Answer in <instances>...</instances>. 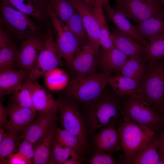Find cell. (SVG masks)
I'll use <instances>...</instances> for the list:
<instances>
[{
  "mask_svg": "<svg viewBox=\"0 0 164 164\" xmlns=\"http://www.w3.org/2000/svg\"><path fill=\"white\" fill-rule=\"evenodd\" d=\"M120 97L104 91L97 98L84 107L85 111L83 114L88 136L92 137L97 130L105 127L118 125L122 120Z\"/></svg>",
  "mask_w": 164,
  "mask_h": 164,
  "instance_id": "1",
  "label": "cell"
},
{
  "mask_svg": "<svg viewBox=\"0 0 164 164\" xmlns=\"http://www.w3.org/2000/svg\"><path fill=\"white\" fill-rule=\"evenodd\" d=\"M0 28L16 42L40 34V26L7 0H0Z\"/></svg>",
  "mask_w": 164,
  "mask_h": 164,
  "instance_id": "2",
  "label": "cell"
},
{
  "mask_svg": "<svg viewBox=\"0 0 164 164\" xmlns=\"http://www.w3.org/2000/svg\"><path fill=\"white\" fill-rule=\"evenodd\" d=\"M109 75L95 72L78 78H72L64 90V94L84 107L97 98L104 91Z\"/></svg>",
  "mask_w": 164,
  "mask_h": 164,
  "instance_id": "3",
  "label": "cell"
},
{
  "mask_svg": "<svg viewBox=\"0 0 164 164\" xmlns=\"http://www.w3.org/2000/svg\"><path fill=\"white\" fill-rule=\"evenodd\" d=\"M58 100L61 125L78 139L87 153L89 149L88 136L84 114L79 104L72 97L64 94Z\"/></svg>",
  "mask_w": 164,
  "mask_h": 164,
  "instance_id": "4",
  "label": "cell"
},
{
  "mask_svg": "<svg viewBox=\"0 0 164 164\" xmlns=\"http://www.w3.org/2000/svg\"><path fill=\"white\" fill-rule=\"evenodd\" d=\"M117 128L123 153V162L128 164L131 157L156 134L155 131L123 117Z\"/></svg>",
  "mask_w": 164,
  "mask_h": 164,
  "instance_id": "5",
  "label": "cell"
},
{
  "mask_svg": "<svg viewBox=\"0 0 164 164\" xmlns=\"http://www.w3.org/2000/svg\"><path fill=\"white\" fill-rule=\"evenodd\" d=\"M43 48L34 67L24 82H32L48 71L63 65V58L56 45L52 26L46 27Z\"/></svg>",
  "mask_w": 164,
  "mask_h": 164,
  "instance_id": "6",
  "label": "cell"
},
{
  "mask_svg": "<svg viewBox=\"0 0 164 164\" xmlns=\"http://www.w3.org/2000/svg\"><path fill=\"white\" fill-rule=\"evenodd\" d=\"M122 101L123 117L138 124L155 131L164 124L162 116L149 103L130 96Z\"/></svg>",
  "mask_w": 164,
  "mask_h": 164,
  "instance_id": "7",
  "label": "cell"
},
{
  "mask_svg": "<svg viewBox=\"0 0 164 164\" xmlns=\"http://www.w3.org/2000/svg\"><path fill=\"white\" fill-rule=\"evenodd\" d=\"M149 63L140 86L148 102L155 109L164 101V62Z\"/></svg>",
  "mask_w": 164,
  "mask_h": 164,
  "instance_id": "8",
  "label": "cell"
},
{
  "mask_svg": "<svg viewBox=\"0 0 164 164\" xmlns=\"http://www.w3.org/2000/svg\"><path fill=\"white\" fill-rule=\"evenodd\" d=\"M114 9L136 24L164 13L159 1L152 0H115Z\"/></svg>",
  "mask_w": 164,
  "mask_h": 164,
  "instance_id": "9",
  "label": "cell"
},
{
  "mask_svg": "<svg viewBox=\"0 0 164 164\" xmlns=\"http://www.w3.org/2000/svg\"><path fill=\"white\" fill-rule=\"evenodd\" d=\"M48 6L56 45L63 58L69 67L83 46L65 23L55 15Z\"/></svg>",
  "mask_w": 164,
  "mask_h": 164,
  "instance_id": "10",
  "label": "cell"
},
{
  "mask_svg": "<svg viewBox=\"0 0 164 164\" xmlns=\"http://www.w3.org/2000/svg\"><path fill=\"white\" fill-rule=\"evenodd\" d=\"M100 47L89 41L82 47L68 67L72 78H79L96 72Z\"/></svg>",
  "mask_w": 164,
  "mask_h": 164,
  "instance_id": "11",
  "label": "cell"
},
{
  "mask_svg": "<svg viewBox=\"0 0 164 164\" xmlns=\"http://www.w3.org/2000/svg\"><path fill=\"white\" fill-rule=\"evenodd\" d=\"M44 44L43 36L35 35L23 39L18 48L16 63L19 69L23 70L28 75L36 63Z\"/></svg>",
  "mask_w": 164,
  "mask_h": 164,
  "instance_id": "12",
  "label": "cell"
},
{
  "mask_svg": "<svg viewBox=\"0 0 164 164\" xmlns=\"http://www.w3.org/2000/svg\"><path fill=\"white\" fill-rule=\"evenodd\" d=\"M15 8L38 22L40 26H52L47 0H7Z\"/></svg>",
  "mask_w": 164,
  "mask_h": 164,
  "instance_id": "13",
  "label": "cell"
},
{
  "mask_svg": "<svg viewBox=\"0 0 164 164\" xmlns=\"http://www.w3.org/2000/svg\"><path fill=\"white\" fill-rule=\"evenodd\" d=\"M9 120L5 129L8 131L22 133L34 120L37 111L19 106L11 101L7 107Z\"/></svg>",
  "mask_w": 164,
  "mask_h": 164,
  "instance_id": "14",
  "label": "cell"
},
{
  "mask_svg": "<svg viewBox=\"0 0 164 164\" xmlns=\"http://www.w3.org/2000/svg\"><path fill=\"white\" fill-rule=\"evenodd\" d=\"M92 137V144L94 151L111 154L121 150L119 135L115 126L101 128Z\"/></svg>",
  "mask_w": 164,
  "mask_h": 164,
  "instance_id": "15",
  "label": "cell"
},
{
  "mask_svg": "<svg viewBox=\"0 0 164 164\" xmlns=\"http://www.w3.org/2000/svg\"><path fill=\"white\" fill-rule=\"evenodd\" d=\"M108 19L112 22L121 32L137 41L145 48L149 42L144 38L136 26L132 25L123 14L116 10L109 2L102 5Z\"/></svg>",
  "mask_w": 164,
  "mask_h": 164,
  "instance_id": "16",
  "label": "cell"
},
{
  "mask_svg": "<svg viewBox=\"0 0 164 164\" xmlns=\"http://www.w3.org/2000/svg\"><path fill=\"white\" fill-rule=\"evenodd\" d=\"M108 83L121 97L130 96L149 104L140 84L133 79L116 73L114 75L109 76Z\"/></svg>",
  "mask_w": 164,
  "mask_h": 164,
  "instance_id": "17",
  "label": "cell"
},
{
  "mask_svg": "<svg viewBox=\"0 0 164 164\" xmlns=\"http://www.w3.org/2000/svg\"><path fill=\"white\" fill-rule=\"evenodd\" d=\"M58 111L39 114L36 119L22 133L21 138L33 143H36L56 121Z\"/></svg>",
  "mask_w": 164,
  "mask_h": 164,
  "instance_id": "18",
  "label": "cell"
},
{
  "mask_svg": "<svg viewBox=\"0 0 164 164\" xmlns=\"http://www.w3.org/2000/svg\"><path fill=\"white\" fill-rule=\"evenodd\" d=\"M70 0L81 15L88 40L100 46V33L93 9L80 0Z\"/></svg>",
  "mask_w": 164,
  "mask_h": 164,
  "instance_id": "19",
  "label": "cell"
},
{
  "mask_svg": "<svg viewBox=\"0 0 164 164\" xmlns=\"http://www.w3.org/2000/svg\"><path fill=\"white\" fill-rule=\"evenodd\" d=\"M128 56L115 47L108 50H100L98 67L102 73L109 76L117 73L128 60Z\"/></svg>",
  "mask_w": 164,
  "mask_h": 164,
  "instance_id": "20",
  "label": "cell"
},
{
  "mask_svg": "<svg viewBox=\"0 0 164 164\" xmlns=\"http://www.w3.org/2000/svg\"><path fill=\"white\" fill-rule=\"evenodd\" d=\"M32 100L34 109L39 114L58 111L59 102L36 80L32 82Z\"/></svg>",
  "mask_w": 164,
  "mask_h": 164,
  "instance_id": "21",
  "label": "cell"
},
{
  "mask_svg": "<svg viewBox=\"0 0 164 164\" xmlns=\"http://www.w3.org/2000/svg\"><path fill=\"white\" fill-rule=\"evenodd\" d=\"M114 46L128 57H143L145 47L130 37L119 31L116 28L111 30Z\"/></svg>",
  "mask_w": 164,
  "mask_h": 164,
  "instance_id": "22",
  "label": "cell"
},
{
  "mask_svg": "<svg viewBox=\"0 0 164 164\" xmlns=\"http://www.w3.org/2000/svg\"><path fill=\"white\" fill-rule=\"evenodd\" d=\"M11 37L0 28V72L12 68L16 63L18 48Z\"/></svg>",
  "mask_w": 164,
  "mask_h": 164,
  "instance_id": "23",
  "label": "cell"
},
{
  "mask_svg": "<svg viewBox=\"0 0 164 164\" xmlns=\"http://www.w3.org/2000/svg\"><path fill=\"white\" fill-rule=\"evenodd\" d=\"M28 74L20 69L13 68L0 72V97L13 94L15 90L25 81Z\"/></svg>",
  "mask_w": 164,
  "mask_h": 164,
  "instance_id": "24",
  "label": "cell"
},
{
  "mask_svg": "<svg viewBox=\"0 0 164 164\" xmlns=\"http://www.w3.org/2000/svg\"><path fill=\"white\" fill-rule=\"evenodd\" d=\"M159 145L158 137L156 134L131 157L128 164H157Z\"/></svg>",
  "mask_w": 164,
  "mask_h": 164,
  "instance_id": "25",
  "label": "cell"
},
{
  "mask_svg": "<svg viewBox=\"0 0 164 164\" xmlns=\"http://www.w3.org/2000/svg\"><path fill=\"white\" fill-rule=\"evenodd\" d=\"M135 26L141 35L149 42L164 36V13L150 17Z\"/></svg>",
  "mask_w": 164,
  "mask_h": 164,
  "instance_id": "26",
  "label": "cell"
},
{
  "mask_svg": "<svg viewBox=\"0 0 164 164\" xmlns=\"http://www.w3.org/2000/svg\"><path fill=\"white\" fill-rule=\"evenodd\" d=\"M57 124L56 121L47 132L36 143L32 163L35 164H49L54 140Z\"/></svg>",
  "mask_w": 164,
  "mask_h": 164,
  "instance_id": "27",
  "label": "cell"
},
{
  "mask_svg": "<svg viewBox=\"0 0 164 164\" xmlns=\"http://www.w3.org/2000/svg\"><path fill=\"white\" fill-rule=\"evenodd\" d=\"M146 62L143 57H129L116 73L133 79L140 85L146 70Z\"/></svg>",
  "mask_w": 164,
  "mask_h": 164,
  "instance_id": "28",
  "label": "cell"
},
{
  "mask_svg": "<svg viewBox=\"0 0 164 164\" xmlns=\"http://www.w3.org/2000/svg\"><path fill=\"white\" fill-rule=\"evenodd\" d=\"M97 21L100 33V45L101 49L108 50L115 47L104 14L102 4L96 1L93 9Z\"/></svg>",
  "mask_w": 164,
  "mask_h": 164,
  "instance_id": "29",
  "label": "cell"
},
{
  "mask_svg": "<svg viewBox=\"0 0 164 164\" xmlns=\"http://www.w3.org/2000/svg\"><path fill=\"white\" fill-rule=\"evenodd\" d=\"M43 77L46 87L53 91L64 90L70 80L67 72L59 67L48 71Z\"/></svg>",
  "mask_w": 164,
  "mask_h": 164,
  "instance_id": "30",
  "label": "cell"
},
{
  "mask_svg": "<svg viewBox=\"0 0 164 164\" xmlns=\"http://www.w3.org/2000/svg\"><path fill=\"white\" fill-rule=\"evenodd\" d=\"M83 157L74 149L69 147L61 145L54 140L49 164H63L70 158L83 160Z\"/></svg>",
  "mask_w": 164,
  "mask_h": 164,
  "instance_id": "31",
  "label": "cell"
},
{
  "mask_svg": "<svg viewBox=\"0 0 164 164\" xmlns=\"http://www.w3.org/2000/svg\"><path fill=\"white\" fill-rule=\"evenodd\" d=\"M55 15L65 23L77 10L70 0H47Z\"/></svg>",
  "mask_w": 164,
  "mask_h": 164,
  "instance_id": "32",
  "label": "cell"
},
{
  "mask_svg": "<svg viewBox=\"0 0 164 164\" xmlns=\"http://www.w3.org/2000/svg\"><path fill=\"white\" fill-rule=\"evenodd\" d=\"M6 135L0 144V164H7L6 158L11 155L17 152L19 141L21 139V135L18 133L8 131Z\"/></svg>",
  "mask_w": 164,
  "mask_h": 164,
  "instance_id": "33",
  "label": "cell"
},
{
  "mask_svg": "<svg viewBox=\"0 0 164 164\" xmlns=\"http://www.w3.org/2000/svg\"><path fill=\"white\" fill-rule=\"evenodd\" d=\"M54 141L58 144L70 147L78 152L83 156L86 154L78 139L67 130L56 127Z\"/></svg>",
  "mask_w": 164,
  "mask_h": 164,
  "instance_id": "34",
  "label": "cell"
},
{
  "mask_svg": "<svg viewBox=\"0 0 164 164\" xmlns=\"http://www.w3.org/2000/svg\"><path fill=\"white\" fill-rule=\"evenodd\" d=\"M12 94V101L21 107L35 110L32 103V82H23Z\"/></svg>",
  "mask_w": 164,
  "mask_h": 164,
  "instance_id": "35",
  "label": "cell"
},
{
  "mask_svg": "<svg viewBox=\"0 0 164 164\" xmlns=\"http://www.w3.org/2000/svg\"><path fill=\"white\" fill-rule=\"evenodd\" d=\"M82 46L88 41L81 17L77 11L65 23Z\"/></svg>",
  "mask_w": 164,
  "mask_h": 164,
  "instance_id": "36",
  "label": "cell"
},
{
  "mask_svg": "<svg viewBox=\"0 0 164 164\" xmlns=\"http://www.w3.org/2000/svg\"><path fill=\"white\" fill-rule=\"evenodd\" d=\"M143 57L149 63L164 58V36L156 38L149 42L145 48Z\"/></svg>",
  "mask_w": 164,
  "mask_h": 164,
  "instance_id": "37",
  "label": "cell"
},
{
  "mask_svg": "<svg viewBox=\"0 0 164 164\" xmlns=\"http://www.w3.org/2000/svg\"><path fill=\"white\" fill-rule=\"evenodd\" d=\"M111 154L104 152L94 151L89 159L91 164H115L117 162Z\"/></svg>",
  "mask_w": 164,
  "mask_h": 164,
  "instance_id": "38",
  "label": "cell"
},
{
  "mask_svg": "<svg viewBox=\"0 0 164 164\" xmlns=\"http://www.w3.org/2000/svg\"><path fill=\"white\" fill-rule=\"evenodd\" d=\"M36 143H33L27 140L23 139L22 141L19 144L18 151L33 161L35 152Z\"/></svg>",
  "mask_w": 164,
  "mask_h": 164,
  "instance_id": "39",
  "label": "cell"
},
{
  "mask_svg": "<svg viewBox=\"0 0 164 164\" xmlns=\"http://www.w3.org/2000/svg\"><path fill=\"white\" fill-rule=\"evenodd\" d=\"M32 160L28 158L18 151L8 157L7 159V164H30L32 163Z\"/></svg>",
  "mask_w": 164,
  "mask_h": 164,
  "instance_id": "40",
  "label": "cell"
},
{
  "mask_svg": "<svg viewBox=\"0 0 164 164\" xmlns=\"http://www.w3.org/2000/svg\"><path fill=\"white\" fill-rule=\"evenodd\" d=\"M9 113L7 107L3 105L0 102V126L5 128L8 122Z\"/></svg>",
  "mask_w": 164,
  "mask_h": 164,
  "instance_id": "41",
  "label": "cell"
},
{
  "mask_svg": "<svg viewBox=\"0 0 164 164\" xmlns=\"http://www.w3.org/2000/svg\"><path fill=\"white\" fill-rule=\"evenodd\" d=\"M83 160L71 158L64 162L63 164H82Z\"/></svg>",
  "mask_w": 164,
  "mask_h": 164,
  "instance_id": "42",
  "label": "cell"
},
{
  "mask_svg": "<svg viewBox=\"0 0 164 164\" xmlns=\"http://www.w3.org/2000/svg\"><path fill=\"white\" fill-rule=\"evenodd\" d=\"M159 159L157 164H164V152L158 149Z\"/></svg>",
  "mask_w": 164,
  "mask_h": 164,
  "instance_id": "43",
  "label": "cell"
},
{
  "mask_svg": "<svg viewBox=\"0 0 164 164\" xmlns=\"http://www.w3.org/2000/svg\"><path fill=\"white\" fill-rule=\"evenodd\" d=\"M93 9L96 2V0H80Z\"/></svg>",
  "mask_w": 164,
  "mask_h": 164,
  "instance_id": "44",
  "label": "cell"
},
{
  "mask_svg": "<svg viewBox=\"0 0 164 164\" xmlns=\"http://www.w3.org/2000/svg\"><path fill=\"white\" fill-rule=\"evenodd\" d=\"M5 128L0 127V144L4 139L6 135V132H5Z\"/></svg>",
  "mask_w": 164,
  "mask_h": 164,
  "instance_id": "45",
  "label": "cell"
},
{
  "mask_svg": "<svg viewBox=\"0 0 164 164\" xmlns=\"http://www.w3.org/2000/svg\"><path fill=\"white\" fill-rule=\"evenodd\" d=\"M160 107L162 112V119L164 123V101L162 103Z\"/></svg>",
  "mask_w": 164,
  "mask_h": 164,
  "instance_id": "46",
  "label": "cell"
},
{
  "mask_svg": "<svg viewBox=\"0 0 164 164\" xmlns=\"http://www.w3.org/2000/svg\"><path fill=\"white\" fill-rule=\"evenodd\" d=\"M158 137L159 139L164 140V131L162 132Z\"/></svg>",
  "mask_w": 164,
  "mask_h": 164,
  "instance_id": "47",
  "label": "cell"
},
{
  "mask_svg": "<svg viewBox=\"0 0 164 164\" xmlns=\"http://www.w3.org/2000/svg\"><path fill=\"white\" fill-rule=\"evenodd\" d=\"M109 0H96V1L100 2L102 5L103 4L109 2Z\"/></svg>",
  "mask_w": 164,
  "mask_h": 164,
  "instance_id": "48",
  "label": "cell"
},
{
  "mask_svg": "<svg viewBox=\"0 0 164 164\" xmlns=\"http://www.w3.org/2000/svg\"><path fill=\"white\" fill-rule=\"evenodd\" d=\"M160 4L164 10V0H159Z\"/></svg>",
  "mask_w": 164,
  "mask_h": 164,
  "instance_id": "49",
  "label": "cell"
},
{
  "mask_svg": "<svg viewBox=\"0 0 164 164\" xmlns=\"http://www.w3.org/2000/svg\"><path fill=\"white\" fill-rule=\"evenodd\" d=\"M152 0L155 1H159V0Z\"/></svg>",
  "mask_w": 164,
  "mask_h": 164,
  "instance_id": "50",
  "label": "cell"
}]
</instances>
